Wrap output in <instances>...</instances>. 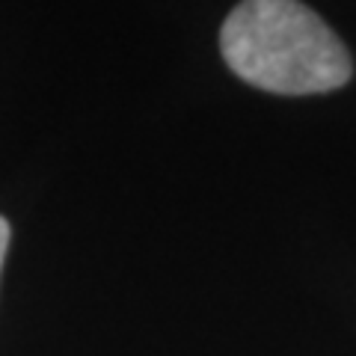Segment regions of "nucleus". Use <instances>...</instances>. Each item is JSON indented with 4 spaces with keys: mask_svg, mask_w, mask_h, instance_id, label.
Listing matches in <instances>:
<instances>
[{
    "mask_svg": "<svg viewBox=\"0 0 356 356\" xmlns=\"http://www.w3.org/2000/svg\"><path fill=\"white\" fill-rule=\"evenodd\" d=\"M222 60L241 81L276 95L332 92L353 63L324 18L300 0H243L220 30Z\"/></svg>",
    "mask_w": 356,
    "mask_h": 356,
    "instance_id": "obj_1",
    "label": "nucleus"
},
{
    "mask_svg": "<svg viewBox=\"0 0 356 356\" xmlns=\"http://www.w3.org/2000/svg\"><path fill=\"white\" fill-rule=\"evenodd\" d=\"M9 222L6 217H0V270H3V259H6V250H9Z\"/></svg>",
    "mask_w": 356,
    "mask_h": 356,
    "instance_id": "obj_2",
    "label": "nucleus"
}]
</instances>
